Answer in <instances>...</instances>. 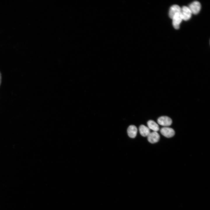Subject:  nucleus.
I'll list each match as a JSON object with an SVG mask.
<instances>
[{"label": "nucleus", "instance_id": "nucleus-1", "mask_svg": "<svg viewBox=\"0 0 210 210\" xmlns=\"http://www.w3.org/2000/svg\"><path fill=\"white\" fill-rule=\"evenodd\" d=\"M180 14L182 20L185 21L189 20L192 14L188 7L185 6L181 8Z\"/></svg>", "mask_w": 210, "mask_h": 210}, {"label": "nucleus", "instance_id": "nucleus-2", "mask_svg": "<svg viewBox=\"0 0 210 210\" xmlns=\"http://www.w3.org/2000/svg\"><path fill=\"white\" fill-rule=\"evenodd\" d=\"M188 7L192 14L196 15L200 11L201 8V5L199 1H195L191 3Z\"/></svg>", "mask_w": 210, "mask_h": 210}, {"label": "nucleus", "instance_id": "nucleus-3", "mask_svg": "<svg viewBox=\"0 0 210 210\" xmlns=\"http://www.w3.org/2000/svg\"><path fill=\"white\" fill-rule=\"evenodd\" d=\"M158 123L160 125L168 126L170 125L172 123V120L169 117L167 116H162L157 120Z\"/></svg>", "mask_w": 210, "mask_h": 210}, {"label": "nucleus", "instance_id": "nucleus-4", "mask_svg": "<svg viewBox=\"0 0 210 210\" xmlns=\"http://www.w3.org/2000/svg\"><path fill=\"white\" fill-rule=\"evenodd\" d=\"M161 133L167 138H171L175 134L174 130L172 128L164 127L161 128L160 130Z\"/></svg>", "mask_w": 210, "mask_h": 210}, {"label": "nucleus", "instance_id": "nucleus-5", "mask_svg": "<svg viewBox=\"0 0 210 210\" xmlns=\"http://www.w3.org/2000/svg\"><path fill=\"white\" fill-rule=\"evenodd\" d=\"M172 19V24L174 27L176 29H178L179 28L180 24L183 20L180 13L176 14Z\"/></svg>", "mask_w": 210, "mask_h": 210}, {"label": "nucleus", "instance_id": "nucleus-6", "mask_svg": "<svg viewBox=\"0 0 210 210\" xmlns=\"http://www.w3.org/2000/svg\"><path fill=\"white\" fill-rule=\"evenodd\" d=\"M160 136L156 132H153L150 133L147 136L148 141L150 143L154 144L158 142L159 140Z\"/></svg>", "mask_w": 210, "mask_h": 210}, {"label": "nucleus", "instance_id": "nucleus-7", "mask_svg": "<svg viewBox=\"0 0 210 210\" xmlns=\"http://www.w3.org/2000/svg\"><path fill=\"white\" fill-rule=\"evenodd\" d=\"M181 8L177 5H174L171 6L169 10V15L170 18L172 19L177 13L181 12Z\"/></svg>", "mask_w": 210, "mask_h": 210}, {"label": "nucleus", "instance_id": "nucleus-8", "mask_svg": "<svg viewBox=\"0 0 210 210\" xmlns=\"http://www.w3.org/2000/svg\"><path fill=\"white\" fill-rule=\"evenodd\" d=\"M127 132V134L130 137L134 138L136 135L137 129L136 126L132 125L128 127Z\"/></svg>", "mask_w": 210, "mask_h": 210}, {"label": "nucleus", "instance_id": "nucleus-9", "mask_svg": "<svg viewBox=\"0 0 210 210\" xmlns=\"http://www.w3.org/2000/svg\"><path fill=\"white\" fill-rule=\"evenodd\" d=\"M139 130L141 135L144 137L148 136L150 133V129L144 125H141L139 127Z\"/></svg>", "mask_w": 210, "mask_h": 210}, {"label": "nucleus", "instance_id": "nucleus-10", "mask_svg": "<svg viewBox=\"0 0 210 210\" xmlns=\"http://www.w3.org/2000/svg\"><path fill=\"white\" fill-rule=\"evenodd\" d=\"M147 124L148 127L149 129H150L155 132H156L159 130V127L158 125L153 120H148L147 123Z\"/></svg>", "mask_w": 210, "mask_h": 210}, {"label": "nucleus", "instance_id": "nucleus-11", "mask_svg": "<svg viewBox=\"0 0 210 210\" xmlns=\"http://www.w3.org/2000/svg\"><path fill=\"white\" fill-rule=\"evenodd\" d=\"M1 73L0 72V85L1 83Z\"/></svg>", "mask_w": 210, "mask_h": 210}]
</instances>
